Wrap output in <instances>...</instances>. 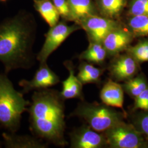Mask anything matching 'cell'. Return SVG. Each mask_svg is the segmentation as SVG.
<instances>
[{"label": "cell", "mask_w": 148, "mask_h": 148, "mask_svg": "<svg viewBox=\"0 0 148 148\" xmlns=\"http://www.w3.org/2000/svg\"><path fill=\"white\" fill-rule=\"evenodd\" d=\"M35 23L29 15L18 14L0 23V62L5 73L31 69L35 64Z\"/></svg>", "instance_id": "6da1fadb"}, {"label": "cell", "mask_w": 148, "mask_h": 148, "mask_svg": "<svg viewBox=\"0 0 148 148\" xmlns=\"http://www.w3.org/2000/svg\"><path fill=\"white\" fill-rule=\"evenodd\" d=\"M64 101L56 90L46 88L34 92L27 111L32 135L56 146L68 145L64 136Z\"/></svg>", "instance_id": "7a4b0ae2"}, {"label": "cell", "mask_w": 148, "mask_h": 148, "mask_svg": "<svg viewBox=\"0 0 148 148\" xmlns=\"http://www.w3.org/2000/svg\"><path fill=\"white\" fill-rule=\"evenodd\" d=\"M31 101L15 89L8 74L0 73V127L16 133L21 124L23 114L27 111Z\"/></svg>", "instance_id": "3957f363"}, {"label": "cell", "mask_w": 148, "mask_h": 148, "mask_svg": "<svg viewBox=\"0 0 148 148\" xmlns=\"http://www.w3.org/2000/svg\"><path fill=\"white\" fill-rule=\"evenodd\" d=\"M73 115L85 120L87 125L98 132H104L118 123L124 121L126 112L117 111L105 104L80 103Z\"/></svg>", "instance_id": "277c9868"}, {"label": "cell", "mask_w": 148, "mask_h": 148, "mask_svg": "<svg viewBox=\"0 0 148 148\" xmlns=\"http://www.w3.org/2000/svg\"><path fill=\"white\" fill-rule=\"evenodd\" d=\"M103 133L109 148H148V139L132 123L121 122Z\"/></svg>", "instance_id": "5b68a950"}, {"label": "cell", "mask_w": 148, "mask_h": 148, "mask_svg": "<svg viewBox=\"0 0 148 148\" xmlns=\"http://www.w3.org/2000/svg\"><path fill=\"white\" fill-rule=\"evenodd\" d=\"M81 27L76 25H69L64 22L58 23L51 27L46 35V39L40 51L36 55L40 64L47 62L48 58L69 36Z\"/></svg>", "instance_id": "8992f818"}, {"label": "cell", "mask_w": 148, "mask_h": 148, "mask_svg": "<svg viewBox=\"0 0 148 148\" xmlns=\"http://www.w3.org/2000/svg\"><path fill=\"white\" fill-rule=\"evenodd\" d=\"M79 23L86 32L90 42L101 43L110 32L120 26L117 21L111 18L95 14L87 16Z\"/></svg>", "instance_id": "52a82bcc"}, {"label": "cell", "mask_w": 148, "mask_h": 148, "mask_svg": "<svg viewBox=\"0 0 148 148\" xmlns=\"http://www.w3.org/2000/svg\"><path fill=\"white\" fill-rule=\"evenodd\" d=\"M59 82L58 76L51 70L46 62L40 64L39 68L32 79H21L18 84L22 88L21 92L25 95L32 90L48 88Z\"/></svg>", "instance_id": "ba28073f"}, {"label": "cell", "mask_w": 148, "mask_h": 148, "mask_svg": "<svg viewBox=\"0 0 148 148\" xmlns=\"http://www.w3.org/2000/svg\"><path fill=\"white\" fill-rule=\"evenodd\" d=\"M70 147L73 148H101L108 147L103 133L95 131L84 125L70 133Z\"/></svg>", "instance_id": "9c48e42d"}, {"label": "cell", "mask_w": 148, "mask_h": 148, "mask_svg": "<svg viewBox=\"0 0 148 148\" xmlns=\"http://www.w3.org/2000/svg\"><path fill=\"white\" fill-rule=\"evenodd\" d=\"M139 70V63L127 53L114 57L108 66L110 76L116 82L131 79L138 74Z\"/></svg>", "instance_id": "30bf717a"}, {"label": "cell", "mask_w": 148, "mask_h": 148, "mask_svg": "<svg viewBox=\"0 0 148 148\" xmlns=\"http://www.w3.org/2000/svg\"><path fill=\"white\" fill-rule=\"evenodd\" d=\"M134 37L128 29L119 26L106 35L102 44L107 52L108 56L115 57L127 49Z\"/></svg>", "instance_id": "8fae6325"}, {"label": "cell", "mask_w": 148, "mask_h": 148, "mask_svg": "<svg viewBox=\"0 0 148 148\" xmlns=\"http://www.w3.org/2000/svg\"><path fill=\"white\" fill-rule=\"evenodd\" d=\"M3 143L6 148H45L47 144L42 139L30 135H18L16 133H3Z\"/></svg>", "instance_id": "7c38bea8"}, {"label": "cell", "mask_w": 148, "mask_h": 148, "mask_svg": "<svg viewBox=\"0 0 148 148\" xmlns=\"http://www.w3.org/2000/svg\"><path fill=\"white\" fill-rule=\"evenodd\" d=\"M65 67L69 71V76L62 82V90L60 95L64 100L80 98L82 99V86L77 76L75 75V70L71 61L66 60L64 63Z\"/></svg>", "instance_id": "4fadbf2b"}, {"label": "cell", "mask_w": 148, "mask_h": 148, "mask_svg": "<svg viewBox=\"0 0 148 148\" xmlns=\"http://www.w3.org/2000/svg\"><path fill=\"white\" fill-rule=\"evenodd\" d=\"M102 103L113 108H121L124 112V90L122 85L116 81L108 79L103 86L100 92Z\"/></svg>", "instance_id": "5bb4252c"}, {"label": "cell", "mask_w": 148, "mask_h": 148, "mask_svg": "<svg viewBox=\"0 0 148 148\" xmlns=\"http://www.w3.org/2000/svg\"><path fill=\"white\" fill-rule=\"evenodd\" d=\"M70 8L69 21L79 23L87 16L95 14L91 0H68Z\"/></svg>", "instance_id": "9a60e30c"}, {"label": "cell", "mask_w": 148, "mask_h": 148, "mask_svg": "<svg viewBox=\"0 0 148 148\" xmlns=\"http://www.w3.org/2000/svg\"><path fill=\"white\" fill-rule=\"evenodd\" d=\"M34 6L49 27H54L58 23L60 16L52 1L34 0Z\"/></svg>", "instance_id": "2e32d148"}, {"label": "cell", "mask_w": 148, "mask_h": 148, "mask_svg": "<svg viewBox=\"0 0 148 148\" xmlns=\"http://www.w3.org/2000/svg\"><path fill=\"white\" fill-rule=\"evenodd\" d=\"M107 56L108 53L102 43L90 42V45L80 54L79 58L88 63L101 65L104 63Z\"/></svg>", "instance_id": "e0dca14e"}, {"label": "cell", "mask_w": 148, "mask_h": 148, "mask_svg": "<svg viewBox=\"0 0 148 148\" xmlns=\"http://www.w3.org/2000/svg\"><path fill=\"white\" fill-rule=\"evenodd\" d=\"M104 70L96 68L91 64L83 62L79 65L77 77L84 85L98 84Z\"/></svg>", "instance_id": "ac0fdd59"}, {"label": "cell", "mask_w": 148, "mask_h": 148, "mask_svg": "<svg viewBox=\"0 0 148 148\" xmlns=\"http://www.w3.org/2000/svg\"><path fill=\"white\" fill-rule=\"evenodd\" d=\"M122 86L124 92L134 99L144 90L148 88V84L144 75L140 74L124 82Z\"/></svg>", "instance_id": "d6986e66"}, {"label": "cell", "mask_w": 148, "mask_h": 148, "mask_svg": "<svg viewBox=\"0 0 148 148\" xmlns=\"http://www.w3.org/2000/svg\"><path fill=\"white\" fill-rule=\"evenodd\" d=\"M127 29L134 37L148 36V16H131L127 21Z\"/></svg>", "instance_id": "ffe728a7"}, {"label": "cell", "mask_w": 148, "mask_h": 148, "mask_svg": "<svg viewBox=\"0 0 148 148\" xmlns=\"http://www.w3.org/2000/svg\"><path fill=\"white\" fill-rule=\"evenodd\" d=\"M126 3L127 0H99L101 11L111 19L120 15Z\"/></svg>", "instance_id": "44dd1931"}, {"label": "cell", "mask_w": 148, "mask_h": 148, "mask_svg": "<svg viewBox=\"0 0 148 148\" xmlns=\"http://www.w3.org/2000/svg\"><path fill=\"white\" fill-rule=\"evenodd\" d=\"M126 51L139 63L148 62V38L139 41L133 46H130Z\"/></svg>", "instance_id": "7402d4cb"}, {"label": "cell", "mask_w": 148, "mask_h": 148, "mask_svg": "<svg viewBox=\"0 0 148 148\" xmlns=\"http://www.w3.org/2000/svg\"><path fill=\"white\" fill-rule=\"evenodd\" d=\"M129 14L131 16H148V0H130Z\"/></svg>", "instance_id": "603a6c76"}, {"label": "cell", "mask_w": 148, "mask_h": 148, "mask_svg": "<svg viewBox=\"0 0 148 148\" xmlns=\"http://www.w3.org/2000/svg\"><path fill=\"white\" fill-rule=\"evenodd\" d=\"M132 124L148 139V111H144L134 117Z\"/></svg>", "instance_id": "cb8c5ba5"}, {"label": "cell", "mask_w": 148, "mask_h": 148, "mask_svg": "<svg viewBox=\"0 0 148 148\" xmlns=\"http://www.w3.org/2000/svg\"><path fill=\"white\" fill-rule=\"evenodd\" d=\"M148 111V88L134 98L133 110Z\"/></svg>", "instance_id": "d4e9b609"}, {"label": "cell", "mask_w": 148, "mask_h": 148, "mask_svg": "<svg viewBox=\"0 0 148 148\" xmlns=\"http://www.w3.org/2000/svg\"><path fill=\"white\" fill-rule=\"evenodd\" d=\"M52 2L60 16L69 21L70 8L68 0H52Z\"/></svg>", "instance_id": "484cf974"}, {"label": "cell", "mask_w": 148, "mask_h": 148, "mask_svg": "<svg viewBox=\"0 0 148 148\" xmlns=\"http://www.w3.org/2000/svg\"><path fill=\"white\" fill-rule=\"evenodd\" d=\"M0 128H1L0 127ZM0 148H1V142H0Z\"/></svg>", "instance_id": "4316f807"}, {"label": "cell", "mask_w": 148, "mask_h": 148, "mask_svg": "<svg viewBox=\"0 0 148 148\" xmlns=\"http://www.w3.org/2000/svg\"><path fill=\"white\" fill-rule=\"evenodd\" d=\"M0 1H6V0H0Z\"/></svg>", "instance_id": "83f0119b"}]
</instances>
